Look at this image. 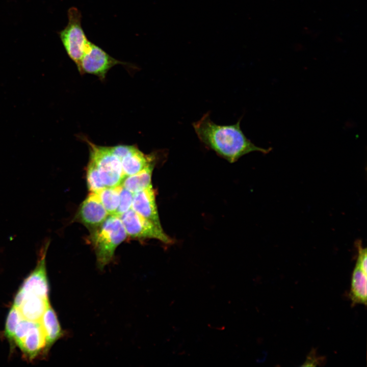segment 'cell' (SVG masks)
<instances>
[{
	"mask_svg": "<svg viewBox=\"0 0 367 367\" xmlns=\"http://www.w3.org/2000/svg\"><path fill=\"white\" fill-rule=\"evenodd\" d=\"M240 122L239 119L234 124L219 125L211 120L207 113L192 125L200 141L230 163L251 152L267 154L272 150L271 147L257 146L248 139L241 128Z\"/></svg>",
	"mask_w": 367,
	"mask_h": 367,
	"instance_id": "6da1fadb",
	"label": "cell"
},
{
	"mask_svg": "<svg viewBox=\"0 0 367 367\" xmlns=\"http://www.w3.org/2000/svg\"><path fill=\"white\" fill-rule=\"evenodd\" d=\"M133 195V193L122 186L120 192L119 204L116 215L119 217L132 208Z\"/></svg>",
	"mask_w": 367,
	"mask_h": 367,
	"instance_id": "d6986e66",
	"label": "cell"
},
{
	"mask_svg": "<svg viewBox=\"0 0 367 367\" xmlns=\"http://www.w3.org/2000/svg\"><path fill=\"white\" fill-rule=\"evenodd\" d=\"M127 237L122 221L116 215H109L99 227L90 232L89 239L100 269L111 262L116 249Z\"/></svg>",
	"mask_w": 367,
	"mask_h": 367,
	"instance_id": "7a4b0ae2",
	"label": "cell"
},
{
	"mask_svg": "<svg viewBox=\"0 0 367 367\" xmlns=\"http://www.w3.org/2000/svg\"><path fill=\"white\" fill-rule=\"evenodd\" d=\"M49 303V299L25 297L14 298L13 305L18 309L23 318L31 321H39Z\"/></svg>",
	"mask_w": 367,
	"mask_h": 367,
	"instance_id": "8fae6325",
	"label": "cell"
},
{
	"mask_svg": "<svg viewBox=\"0 0 367 367\" xmlns=\"http://www.w3.org/2000/svg\"><path fill=\"white\" fill-rule=\"evenodd\" d=\"M127 237L134 239H154L166 244L173 243L163 230L140 216L132 208L119 216Z\"/></svg>",
	"mask_w": 367,
	"mask_h": 367,
	"instance_id": "52a82bcc",
	"label": "cell"
},
{
	"mask_svg": "<svg viewBox=\"0 0 367 367\" xmlns=\"http://www.w3.org/2000/svg\"><path fill=\"white\" fill-rule=\"evenodd\" d=\"M49 241L41 248L37 266L24 279L15 297H38L49 299V284L46 270V255Z\"/></svg>",
	"mask_w": 367,
	"mask_h": 367,
	"instance_id": "ba28073f",
	"label": "cell"
},
{
	"mask_svg": "<svg viewBox=\"0 0 367 367\" xmlns=\"http://www.w3.org/2000/svg\"><path fill=\"white\" fill-rule=\"evenodd\" d=\"M118 64L131 66L128 63L113 58L100 46L90 42L77 69L81 74H93L103 81L108 72Z\"/></svg>",
	"mask_w": 367,
	"mask_h": 367,
	"instance_id": "8992f818",
	"label": "cell"
},
{
	"mask_svg": "<svg viewBox=\"0 0 367 367\" xmlns=\"http://www.w3.org/2000/svg\"><path fill=\"white\" fill-rule=\"evenodd\" d=\"M22 318L18 309L12 305L7 317L4 331L5 336L11 343L13 344L15 329Z\"/></svg>",
	"mask_w": 367,
	"mask_h": 367,
	"instance_id": "ac0fdd59",
	"label": "cell"
},
{
	"mask_svg": "<svg viewBox=\"0 0 367 367\" xmlns=\"http://www.w3.org/2000/svg\"><path fill=\"white\" fill-rule=\"evenodd\" d=\"M155 163L156 162H153L138 173L126 176L122 186L133 194L148 187L151 185L152 173Z\"/></svg>",
	"mask_w": 367,
	"mask_h": 367,
	"instance_id": "9a60e30c",
	"label": "cell"
},
{
	"mask_svg": "<svg viewBox=\"0 0 367 367\" xmlns=\"http://www.w3.org/2000/svg\"><path fill=\"white\" fill-rule=\"evenodd\" d=\"M87 140L90 149V158L94 162L100 178L106 187L121 185L125 176L120 160L112 152L111 147L96 145Z\"/></svg>",
	"mask_w": 367,
	"mask_h": 367,
	"instance_id": "277c9868",
	"label": "cell"
},
{
	"mask_svg": "<svg viewBox=\"0 0 367 367\" xmlns=\"http://www.w3.org/2000/svg\"><path fill=\"white\" fill-rule=\"evenodd\" d=\"M13 344L30 360L35 359L41 352H44L45 339L39 321H31L22 317L15 329Z\"/></svg>",
	"mask_w": 367,
	"mask_h": 367,
	"instance_id": "5b68a950",
	"label": "cell"
},
{
	"mask_svg": "<svg viewBox=\"0 0 367 367\" xmlns=\"http://www.w3.org/2000/svg\"><path fill=\"white\" fill-rule=\"evenodd\" d=\"M132 208L156 226L162 228L155 201V191L152 185L134 194Z\"/></svg>",
	"mask_w": 367,
	"mask_h": 367,
	"instance_id": "30bf717a",
	"label": "cell"
},
{
	"mask_svg": "<svg viewBox=\"0 0 367 367\" xmlns=\"http://www.w3.org/2000/svg\"><path fill=\"white\" fill-rule=\"evenodd\" d=\"M349 296L352 306L358 304L366 305L367 272L356 265L352 274Z\"/></svg>",
	"mask_w": 367,
	"mask_h": 367,
	"instance_id": "5bb4252c",
	"label": "cell"
},
{
	"mask_svg": "<svg viewBox=\"0 0 367 367\" xmlns=\"http://www.w3.org/2000/svg\"><path fill=\"white\" fill-rule=\"evenodd\" d=\"M121 162L124 176L136 174L148 165L156 162L155 154H145L135 145L122 159Z\"/></svg>",
	"mask_w": 367,
	"mask_h": 367,
	"instance_id": "4fadbf2b",
	"label": "cell"
},
{
	"mask_svg": "<svg viewBox=\"0 0 367 367\" xmlns=\"http://www.w3.org/2000/svg\"><path fill=\"white\" fill-rule=\"evenodd\" d=\"M67 16V25L58 34L67 54L77 68L91 41L82 27L80 10L75 7H70Z\"/></svg>",
	"mask_w": 367,
	"mask_h": 367,
	"instance_id": "3957f363",
	"label": "cell"
},
{
	"mask_svg": "<svg viewBox=\"0 0 367 367\" xmlns=\"http://www.w3.org/2000/svg\"><path fill=\"white\" fill-rule=\"evenodd\" d=\"M109 215L97 194L91 192L80 205L74 220L85 225L91 232L99 227Z\"/></svg>",
	"mask_w": 367,
	"mask_h": 367,
	"instance_id": "9c48e42d",
	"label": "cell"
},
{
	"mask_svg": "<svg viewBox=\"0 0 367 367\" xmlns=\"http://www.w3.org/2000/svg\"><path fill=\"white\" fill-rule=\"evenodd\" d=\"M358 251V255L356 265L360 267L363 270L367 272V255L366 249L362 247L361 244L358 242L356 244Z\"/></svg>",
	"mask_w": 367,
	"mask_h": 367,
	"instance_id": "ffe728a7",
	"label": "cell"
},
{
	"mask_svg": "<svg viewBox=\"0 0 367 367\" xmlns=\"http://www.w3.org/2000/svg\"><path fill=\"white\" fill-rule=\"evenodd\" d=\"M86 178L88 188L92 193H98L106 187L103 185L96 165L89 159L86 169Z\"/></svg>",
	"mask_w": 367,
	"mask_h": 367,
	"instance_id": "e0dca14e",
	"label": "cell"
},
{
	"mask_svg": "<svg viewBox=\"0 0 367 367\" xmlns=\"http://www.w3.org/2000/svg\"><path fill=\"white\" fill-rule=\"evenodd\" d=\"M121 187V185L114 187H105L96 193L110 215L116 213L119 204Z\"/></svg>",
	"mask_w": 367,
	"mask_h": 367,
	"instance_id": "2e32d148",
	"label": "cell"
},
{
	"mask_svg": "<svg viewBox=\"0 0 367 367\" xmlns=\"http://www.w3.org/2000/svg\"><path fill=\"white\" fill-rule=\"evenodd\" d=\"M45 339L44 352H47L50 348L63 335V331L54 309L49 303L46 307L40 321Z\"/></svg>",
	"mask_w": 367,
	"mask_h": 367,
	"instance_id": "7c38bea8",
	"label": "cell"
}]
</instances>
